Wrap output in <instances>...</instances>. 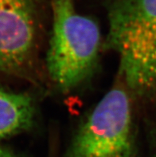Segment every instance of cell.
<instances>
[{"label":"cell","instance_id":"cell-4","mask_svg":"<svg viewBox=\"0 0 156 157\" xmlns=\"http://www.w3.org/2000/svg\"><path fill=\"white\" fill-rule=\"evenodd\" d=\"M38 30V0H0V73L21 75L31 67Z\"/></svg>","mask_w":156,"mask_h":157},{"label":"cell","instance_id":"cell-7","mask_svg":"<svg viewBox=\"0 0 156 157\" xmlns=\"http://www.w3.org/2000/svg\"><path fill=\"white\" fill-rule=\"evenodd\" d=\"M154 144H155V149H156V136L154 138Z\"/></svg>","mask_w":156,"mask_h":157},{"label":"cell","instance_id":"cell-1","mask_svg":"<svg viewBox=\"0 0 156 157\" xmlns=\"http://www.w3.org/2000/svg\"><path fill=\"white\" fill-rule=\"evenodd\" d=\"M107 44L131 92L156 97V0H112Z\"/></svg>","mask_w":156,"mask_h":157},{"label":"cell","instance_id":"cell-6","mask_svg":"<svg viewBox=\"0 0 156 157\" xmlns=\"http://www.w3.org/2000/svg\"><path fill=\"white\" fill-rule=\"evenodd\" d=\"M0 157H14V155L8 151V149L0 145Z\"/></svg>","mask_w":156,"mask_h":157},{"label":"cell","instance_id":"cell-5","mask_svg":"<svg viewBox=\"0 0 156 157\" xmlns=\"http://www.w3.org/2000/svg\"><path fill=\"white\" fill-rule=\"evenodd\" d=\"M34 117V105L30 96L0 90V140L28 129Z\"/></svg>","mask_w":156,"mask_h":157},{"label":"cell","instance_id":"cell-2","mask_svg":"<svg viewBox=\"0 0 156 157\" xmlns=\"http://www.w3.org/2000/svg\"><path fill=\"white\" fill-rule=\"evenodd\" d=\"M53 30L46 66L61 91L78 86L93 73L101 46V32L91 18L77 13L73 0H53Z\"/></svg>","mask_w":156,"mask_h":157},{"label":"cell","instance_id":"cell-3","mask_svg":"<svg viewBox=\"0 0 156 157\" xmlns=\"http://www.w3.org/2000/svg\"><path fill=\"white\" fill-rule=\"evenodd\" d=\"M68 157H137L125 88L113 87L95 106L73 138Z\"/></svg>","mask_w":156,"mask_h":157}]
</instances>
